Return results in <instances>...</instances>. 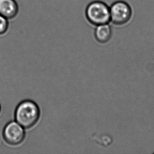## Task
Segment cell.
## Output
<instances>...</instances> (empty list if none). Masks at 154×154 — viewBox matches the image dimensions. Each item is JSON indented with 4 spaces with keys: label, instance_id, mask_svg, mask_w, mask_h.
<instances>
[{
    "label": "cell",
    "instance_id": "cell-1",
    "mask_svg": "<svg viewBox=\"0 0 154 154\" xmlns=\"http://www.w3.org/2000/svg\"><path fill=\"white\" fill-rule=\"evenodd\" d=\"M40 117V108L33 100H23L18 104L15 109V121L24 129H29L34 126Z\"/></svg>",
    "mask_w": 154,
    "mask_h": 154
},
{
    "label": "cell",
    "instance_id": "cell-5",
    "mask_svg": "<svg viewBox=\"0 0 154 154\" xmlns=\"http://www.w3.org/2000/svg\"><path fill=\"white\" fill-rule=\"evenodd\" d=\"M19 11V5L15 0H0V15L8 20L14 19Z\"/></svg>",
    "mask_w": 154,
    "mask_h": 154
},
{
    "label": "cell",
    "instance_id": "cell-4",
    "mask_svg": "<svg viewBox=\"0 0 154 154\" xmlns=\"http://www.w3.org/2000/svg\"><path fill=\"white\" fill-rule=\"evenodd\" d=\"M25 129L17 121H12L4 126L2 136L4 141L11 146H17L25 138Z\"/></svg>",
    "mask_w": 154,
    "mask_h": 154
},
{
    "label": "cell",
    "instance_id": "cell-8",
    "mask_svg": "<svg viewBox=\"0 0 154 154\" xmlns=\"http://www.w3.org/2000/svg\"><path fill=\"white\" fill-rule=\"evenodd\" d=\"M1 112V104H0V112Z\"/></svg>",
    "mask_w": 154,
    "mask_h": 154
},
{
    "label": "cell",
    "instance_id": "cell-7",
    "mask_svg": "<svg viewBox=\"0 0 154 154\" xmlns=\"http://www.w3.org/2000/svg\"><path fill=\"white\" fill-rule=\"evenodd\" d=\"M9 27L8 20L0 15V35L6 33Z\"/></svg>",
    "mask_w": 154,
    "mask_h": 154
},
{
    "label": "cell",
    "instance_id": "cell-2",
    "mask_svg": "<svg viewBox=\"0 0 154 154\" xmlns=\"http://www.w3.org/2000/svg\"><path fill=\"white\" fill-rule=\"evenodd\" d=\"M85 16L89 23L95 26L110 23L109 6L100 1L90 3L86 7Z\"/></svg>",
    "mask_w": 154,
    "mask_h": 154
},
{
    "label": "cell",
    "instance_id": "cell-6",
    "mask_svg": "<svg viewBox=\"0 0 154 154\" xmlns=\"http://www.w3.org/2000/svg\"><path fill=\"white\" fill-rule=\"evenodd\" d=\"M94 35L96 40L100 43L108 42L112 35V30L109 23L96 26Z\"/></svg>",
    "mask_w": 154,
    "mask_h": 154
},
{
    "label": "cell",
    "instance_id": "cell-3",
    "mask_svg": "<svg viewBox=\"0 0 154 154\" xmlns=\"http://www.w3.org/2000/svg\"><path fill=\"white\" fill-rule=\"evenodd\" d=\"M110 22L116 25H123L128 23L133 17L131 6L124 1H117L109 6Z\"/></svg>",
    "mask_w": 154,
    "mask_h": 154
}]
</instances>
